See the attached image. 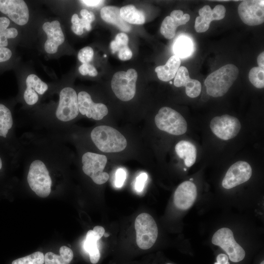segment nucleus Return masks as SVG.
<instances>
[{
    "label": "nucleus",
    "instance_id": "1",
    "mask_svg": "<svg viewBox=\"0 0 264 264\" xmlns=\"http://www.w3.org/2000/svg\"><path fill=\"white\" fill-rule=\"evenodd\" d=\"M40 144L38 152L32 153L27 180L29 187L39 197L46 198L51 191L52 183L46 162L45 147Z\"/></svg>",
    "mask_w": 264,
    "mask_h": 264
},
{
    "label": "nucleus",
    "instance_id": "2",
    "mask_svg": "<svg viewBox=\"0 0 264 264\" xmlns=\"http://www.w3.org/2000/svg\"><path fill=\"white\" fill-rule=\"evenodd\" d=\"M238 75L239 69L233 64H227L219 68L205 80L207 94L213 97L222 96L228 91Z\"/></svg>",
    "mask_w": 264,
    "mask_h": 264
},
{
    "label": "nucleus",
    "instance_id": "3",
    "mask_svg": "<svg viewBox=\"0 0 264 264\" xmlns=\"http://www.w3.org/2000/svg\"><path fill=\"white\" fill-rule=\"evenodd\" d=\"M90 137L96 147L105 153L121 152L127 145L123 135L115 129L108 126L94 128L90 133Z\"/></svg>",
    "mask_w": 264,
    "mask_h": 264
},
{
    "label": "nucleus",
    "instance_id": "4",
    "mask_svg": "<svg viewBox=\"0 0 264 264\" xmlns=\"http://www.w3.org/2000/svg\"><path fill=\"white\" fill-rule=\"evenodd\" d=\"M0 145L18 157L21 147L15 134L13 114L10 108L2 102H0Z\"/></svg>",
    "mask_w": 264,
    "mask_h": 264
},
{
    "label": "nucleus",
    "instance_id": "5",
    "mask_svg": "<svg viewBox=\"0 0 264 264\" xmlns=\"http://www.w3.org/2000/svg\"><path fill=\"white\" fill-rule=\"evenodd\" d=\"M79 113L77 94L71 87L63 88L59 93V100L55 112V119L53 121L62 128V124L70 122Z\"/></svg>",
    "mask_w": 264,
    "mask_h": 264
},
{
    "label": "nucleus",
    "instance_id": "6",
    "mask_svg": "<svg viewBox=\"0 0 264 264\" xmlns=\"http://www.w3.org/2000/svg\"><path fill=\"white\" fill-rule=\"evenodd\" d=\"M134 227L138 246L144 250L153 246L158 236V228L154 218L148 213H141L136 217Z\"/></svg>",
    "mask_w": 264,
    "mask_h": 264
},
{
    "label": "nucleus",
    "instance_id": "7",
    "mask_svg": "<svg viewBox=\"0 0 264 264\" xmlns=\"http://www.w3.org/2000/svg\"><path fill=\"white\" fill-rule=\"evenodd\" d=\"M154 121L159 130L171 134L179 135L187 131L185 119L178 112L170 107L161 108L155 115Z\"/></svg>",
    "mask_w": 264,
    "mask_h": 264
},
{
    "label": "nucleus",
    "instance_id": "8",
    "mask_svg": "<svg viewBox=\"0 0 264 264\" xmlns=\"http://www.w3.org/2000/svg\"><path fill=\"white\" fill-rule=\"evenodd\" d=\"M137 79V72L133 68L115 73L111 81V87L116 96L123 101L132 99L135 94Z\"/></svg>",
    "mask_w": 264,
    "mask_h": 264
},
{
    "label": "nucleus",
    "instance_id": "9",
    "mask_svg": "<svg viewBox=\"0 0 264 264\" xmlns=\"http://www.w3.org/2000/svg\"><path fill=\"white\" fill-rule=\"evenodd\" d=\"M81 161L83 172L95 183L101 185L108 181L109 175L103 171L107 162L105 155L87 152L83 154Z\"/></svg>",
    "mask_w": 264,
    "mask_h": 264
},
{
    "label": "nucleus",
    "instance_id": "10",
    "mask_svg": "<svg viewBox=\"0 0 264 264\" xmlns=\"http://www.w3.org/2000/svg\"><path fill=\"white\" fill-rule=\"evenodd\" d=\"M212 242L224 250L231 261L239 262L242 260L245 255L243 249L235 240L232 230L223 227L214 234Z\"/></svg>",
    "mask_w": 264,
    "mask_h": 264
},
{
    "label": "nucleus",
    "instance_id": "11",
    "mask_svg": "<svg viewBox=\"0 0 264 264\" xmlns=\"http://www.w3.org/2000/svg\"><path fill=\"white\" fill-rule=\"evenodd\" d=\"M210 126L213 133L224 140L236 136L241 129L239 119L228 114L214 117L210 122Z\"/></svg>",
    "mask_w": 264,
    "mask_h": 264
},
{
    "label": "nucleus",
    "instance_id": "12",
    "mask_svg": "<svg viewBox=\"0 0 264 264\" xmlns=\"http://www.w3.org/2000/svg\"><path fill=\"white\" fill-rule=\"evenodd\" d=\"M238 9L241 20L248 25H258L264 22V0H243Z\"/></svg>",
    "mask_w": 264,
    "mask_h": 264
},
{
    "label": "nucleus",
    "instance_id": "13",
    "mask_svg": "<svg viewBox=\"0 0 264 264\" xmlns=\"http://www.w3.org/2000/svg\"><path fill=\"white\" fill-rule=\"evenodd\" d=\"M252 175V168L246 162L239 161L232 164L227 171L222 181L223 188L229 189L248 181Z\"/></svg>",
    "mask_w": 264,
    "mask_h": 264
},
{
    "label": "nucleus",
    "instance_id": "14",
    "mask_svg": "<svg viewBox=\"0 0 264 264\" xmlns=\"http://www.w3.org/2000/svg\"><path fill=\"white\" fill-rule=\"evenodd\" d=\"M0 12L19 25L26 24L29 20L28 8L22 0H0Z\"/></svg>",
    "mask_w": 264,
    "mask_h": 264
},
{
    "label": "nucleus",
    "instance_id": "15",
    "mask_svg": "<svg viewBox=\"0 0 264 264\" xmlns=\"http://www.w3.org/2000/svg\"><path fill=\"white\" fill-rule=\"evenodd\" d=\"M77 98L79 112L88 118L100 120L108 114L107 106L102 103H94L87 92L80 91L77 95Z\"/></svg>",
    "mask_w": 264,
    "mask_h": 264
},
{
    "label": "nucleus",
    "instance_id": "16",
    "mask_svg": "<svg viewBox=\"0 0 264 264\" xmlns=\"http://www.w3.org/2000/svg\"><path fill=\"white\" fill-rule=\"evenodd\" d=\"M226 9L221 4L217 5L212 9L206 5L199 9V16L195 20V29L198 33L206 31L209 28L210 23L214 20H220L225 15Z\"/></svg>",
    "mask_w": 264,
    "mask_h": 264
},
{
    "label": "nucleus",
    "instance_id": "17",
    "mask_svg": "<svg viewBox=\"0 0 264 264\" xmlns=\"http://www.w3.org/2000/svg\"><path fill=\"white\" fill-rule=\"evenodd\" d=\"M197 196L195 184L190 181L181 183L175 191L174 202L175 206L181 210H187L194 204Z\"/></svg>",
    "mask_w": 264,
    "mask_h": 264
},
{
    "label": "nucleus",
    "instance_id": "18",
    "mask_svg": "<svg viewBox=\"0 0 264 264\" xmlns=\"http://www.w3.org/2000/svg\"><path fill=\"white\" fill-rule=\"evenodd\" d=\"M43 29L46 33L47 39L44 43L45 51L54 54L58 51L59 46L65 41V36L58 21L47 22L43 25Z\"/></svg>",
    "mask_w": 264,
    "mask_h": 264
},
{
    "label": "nucleus",
    "instance_id": "19",
    "mask_svg": "<svg viewBox=\"0 0 264 264\" xmlns=\"http://www.w3.org/2000/svg\"><path fill=\"white\" fill-rule=\"evenodd\" d=\"M190 19L188 14H184L180 10H173L170 16L163 21L160 27V33L166 39H171L176 35L177 27L186 24Z\"/></svg>",
    "mask_w": 264,
    "mask_h": 264
},
{
    "label": "nucleus",
    "instance_id": "20",
    "mask_svg": "<svg viewBox=\"0 0 264 264\" xmlns=\"http://www.w3.org/2000/svg\"><path fill=\"white\" fill-rule=\"evenodd\" d=\"M174 84L176 87H185L187 95L191 98L198 97L201 90V83L197 80L191 79L187 68L184 66L178 68Z\"/></svg>",
    "mask_w": 264,
    "mask_h": 264
},
{
    "label": "nucleus",
    "instance_id": "21",
    "mask_svg": "<svg viewBox=\"0 0 264 264\" xmlns=\"http://www.w3.org/2000/svg\"><path fill=\"white\" fill-rule=\"evenodd\" d=\"M105 233V229L101 226H96L92 230H90L87 232L84 247L89 253L90 261L93 264H96L99 260L100 253L97 242Z\"/></svg>",
    "mask_w": 264,
    "mask_h": 264
},
{
    "label": "nucleus",
    "instance_id": "22",
    "mask_svg": "<svg viewBox=\"0 0 264 264\" xmlns=\"http://www.w3.org/2000/svg\"><path fill=\"white\" fill-rule=\"evenodd\" d=\"M100 16L105 22L115 25L122 31L128 32L131 30V26L120 16V8L117 7H103L101 10Z\"/></svg>",
    "mask_w": 264,
    "mask_h": 264
},
{
    "label": "nucleus",
    "instance_id": "23",
    "mask_svg": "<svg viewBox=\"0 0 264 264\" xmlns=\"http://www.w3.org/2000/svg\"><path fill=\"white\" fill-rule=\"evenodd\" d=\"M180 64L179 57L176 55L170 57L165 65L158 66L155 68L158 79L164 82L171 80L175 77Z\"/></svg>",
    "mask_w": 264,
    "mask_h": 264
},
{
    "label": "nucleus",
    "instance_id": "24",
    "mask_svg": "<svg viewBox=\"0 0 264 264\" xmlns=\"http://www.w3.org/2000/svg\"><path fill=\"white\" fill-rule=\"evenodd\" d=\"M175 151L177 155L184 160L185 165L190 167L195 162L197 157V150L193 144L186 140L179 141L175 146Z\"/></svg>",
    "mask_w": 264,
    "mask_h": 264
},
{
    "label": "nucleus",
    "instance_id": "25",
    "mask_svg": "<svg viewBox=\"0 0 264 264\" xmlns=\"http://www.w3.org/2000/svg\"><path fill=\"white\" fill-rule=\"evenodd\" d=\"M120 14L126 22L133 24H142L145 22L144 12L137 9L133 5H128L120 9Z\"/></svg>",
    "mask_w": 264,
    "mask_h": 264
},
{
    "label": "nucleus",
    "instance_id": "26",
    "mask_svg": "<svg viewBox=\"0 0 264 264\" xmlns=\"http://www.w3.org/2000/svg\"><path fill=\"white\" fill-rule=\"evenodd\" d=\"M60 255L52 252L46 253L44 256L45 264H69L73 257L72 250L66 246H62L60 249Z\"/></svg>",
    "mask_w": 264,
    "mask_h": 264
},
{
    "label": "nucleus",
    "instance_id": "27",
    "mask_svg": "<svg viewBox=\"0 0 264 264\" xmlns=\"http://www.w3.org/2000/svg\"><path fill=\"white\" fill-rule=\"evenodd\" d=\"M193 46L192 42L190 38L186 36H180L176 40L173 50L175 55L179 58H183L191 55Z\"/></svg>",
    "mask_w": 264,
    "mask_h": 264
},
{
    "label": "nucleus",
    "instance_id": "28",
    "mask_svg": "<svg viewBox=\"0 0 264 264\" xmlns=\"http://www.w3.org/2000/svg\"><path fill=\"white\" fill-rule=\"evenodd\" d=\"M10 22L5 17H0V47H6L8 44V39L16 38L18 30L14 27L8 28Z\"/></svg>",
    "mask_w": 264,
    "mask_h": 264
},
{
    "label": "nucleus",
    "instance_id": "29",
    "mask_svg": "<svg viewBox=\"0 0 264 264\" xmlns=\"http://www.w3.org/2000/svg\"><path fill=\"white\" fill-rule=\"evenodd\" d=\"M26 88L34 90L39 95L44 94L48 89L47 85L36 75L31 74L29 75L25 81Z\"/></svg>",
    "mask_w": 264,
    "mask_h": 264
},
{
    "label": "nucleus",
    "instance_id": "30",
    "mask_svg": "<svg viewBox=\"0 0 264 264\" xmlns=\"http://www.w3.org/2000/svg\"><path fill=\"white\" fill-rule=\"evenodd\" d=\"M249 79L256 88H262L264 87V67L259 66L252 68L249 72Z\"/></svg>",
    "mask_w": 264,
    "mask_h": 264
},
{
    "label": "nucleus",
    "instance_id": "31",
    "mask_svg": "<svg viewBox=\"0 0 264 264\" xmlns=\"http://www.w3.org/2000/svg\"><path fill=\"white\" fill-rule=\"evenodd\" d=\"M44 263V254L41 252L37 251L13 261L12 264H43Z\"/></svg>",
    "mask_w": 264,
    "mask_h": 264
},
{
    "label": "nucleus",
    "instance_id": "32",
    "mask_svg": "<svg viewBox=\"0 0 264 264\" xmlns=\"http://www.w3.org/2000/svg\"><path fill=\"white\" fill-rule=\"evenodd\" d=\"M94 52L90 46H86L79 51L78 59L83 64H88L93 59Z\"/></svg>",
    "mask_w": 264,
    "mask_h": 264
},
{
    "label": "nucleus",
    "instance_id": "33",
    "mask_svg": "<svg viewBox=\"0 0 264 264\" xmlns=\"http://www.w3.org/2000/svg\"><path fill=\"white\" fill-rule=\"evenodd\" d=\"M23 98L26 104L32 106L36 104L39 100V94L33 89L26 88L23 93Z\"/></svg>",
    "mask_w": 264,
    "mask_h": 264
},
{
    "label": "nucleus",
    "instance_id": "34",
    "mask_svg": "<svg viewBox=\"0 0 264 264\" xmlns=\"http://www.w3.org/2000/svg\"><path fill=\"white\" fill-rule=\"evenodd\" d=\"M79 72L83 75L88 74L90 76L95 77L98 72L94 66L88 64H83L79 67Z\"/></svg>",
    "mask_w": 264,
    "mask_h": 264
},
{
    "label": "nucleus",
    "instance_id": "35",
    "mask_svg": "<svg viewBox=\"0 0 264 264\" xmlns=\"http://www.w3.org/2000/svg\"><path fill=\"white\" fill-rule=\"evenodd\" d=\"M148 175L146 173H142L137 176L136 178L135 187L136 190L141 192L144 189L146 182L147 180Z\"/></svg>",
    "mask_w": 264,
    "mask_h": 264
},
{
    "label": "nucleus",
    "instance_id": "36",
    "mask_svg": "<svg viewBox=\"0 0 264 264\" xmlns=\"http://www.w3.org/2000/svg\"><path fill=\"white\" fill-rule=\"evenodd\" d=\"M126 173L123 168H119L115 173V185L118 188L121 187L126 179Z\"/></svg>",
    "mask_w": 264,
    "mask_h": 264
},
{
    "label": "nucleus",
    "instance_id": "37",
    "mask_svg": "<svg viewBox=\"0 0 264 264\" xmlns=\"http://www.w3.org/2000/svg\"><path fill=\"white\" fill-rule=\"evenodd\" d=\"M118 52V58L122 61L129 60L132 56V51L128 45L122 47Z\"/></svg>",
    "mask_w": 264,
    "mask_h": 264
},
{
    "label": "nucleus",
    "instance_id": "38",
    "mask_svg": "<svg viewBox=\"0 0 264 264\" xmlns=\"http://www.w3.org/2000/svg\"><path fill=\"white\" fill-rule=\"evenodd\" d=\"M114 41L116 44L121 48L127 46L129 43V37L128 35L123 32L118 33L116 35Z\"/></svg>",
    "mask_w": 264,
    "mask_h": 264
},
{
    "label": "nucleus",
    "instance_id": "39",
    "mask_svg": "<svg viewBox=\"0 0 264 264\" xmlns=\"http://www.w3.org/2000/svg\"><path fill=\"white\" fill-rule=\"evenodd\" d=\"M11 50L7 47H0V63L9 60L12 56Z\"/></svg>",
    "mask_w": 264,
    "mask_h": 264
},
{
    "label": "nucleus",
    "instance_id": "40",
    "mask_svg": "<svg viewBox=\"0 0 264 264\" xmlns=\"http://www.w3.org/2000/svg\"><path fill=\"white\" fill-rule=\"evenodd\" d=\"M80 14L83 18L87 20L90 23L95 20V17L93 13L88 11L87 9H82L80 11Z\"/></svg>",
    "mask_w": 264,
    "mask_h": 264
},
{
    "label": "nucleus",
    "instance_id": "41",
    "mask_svg": "<svg viewBox=\"0 0 264 264\" xmlns=\"http://www.w3.org/2000/svg\"><path fill=\"white\" fill-rule=\"evenodd\" d=\"M80 2L88 7H96L101 5L104 0H82Z\"/></svg>",
    "mask_w": 264,
    "mask_h": 264
},
{
    "label": "nucleus",
    "instance_id": "42",
    "mask_svg": "<svg viewBox=\"0 0 264 264\" xmlns=\"http://www.w3.org/2000/svg\"><path fill=\"white\" fill-rule=\"evenodd\" d=\"M84 27L79 23L72 24L71 29L72 31L77 35H81L84 32Z\"/></svg>",
    "mask_w": 264,
    "mask_h": 264
},
{
    "label": "nucleus",
    "instance_id": "43",
    "mask_svg": "<svg viewBox=\"0 0 264 264\" xmlns=\"http://www.w3.org/2000/svg\"><path fill=\"white\" fill-rule=\"evenodd\" d=\"M217 262L219 264H230L228 257L226 254H220L217 257Z\"/></svg>",
    "mask_w": 264,
    "mask_h": 264
},
{
    "label": "nucleus",
    "instance_id": "44",
    "mask_svg": "<svg viewBox=\"0 0 264 264\" xmlns=\"http://www.w3.org/2000/svg\"><path fill=\"white\" fill-rule=\"evenodd\" d=\"M79 23L81 24L84 28L87 31H89L91 29V23L87 20L82 18L80 19Z\"/></svg>",
    "mask_w": 264,
    "mask_h": 264
},
{
    "label": "nucleus",
    "instance_id": "45",
    "mask_svg": "<svg viewBox=\"0 0 264 264\" xmlns=\"http://www.w3.org/2000/svg\"><path fill=\"white\" fill-rule=\"evenodd\" d=\"M257 63L258 66L264 67V52L261 53L257 58Z\"/></svg>",
    "mask_w": 264,
    "mask_h": 264
},
{
    "label": "nucleus",
    "instance_id": "46",
    "mask_svg": "<svg viewBox=\"0 0 264 264\" xmlns=\"http://www.w3.org/2000/svg\"><path fill=\"white\" fill-rule=\"evenodd\" d=\"M79 20L80 18L77 14H74L72 15L71 18V22L72 24L79 23Z\"/></svg>",
    "mask_w": 264,
    "mask_h": 264
},
{
    "label": "nucleus",
    "instance_id": "47",
    "mask_svg": "<svg viewBox=\"0 0 264 264\" xmlns=\"http://www.w3.org/2000/svg\"><path fill=\"white\" fill-rule=\"evenodd\" d=\"M104 235L105 236V237H107L109 236V234L107 233H105Z\"/></svg>",
    "mask_w": 264,
    "mask_h": 264
},
{
    "label": "nucleus",
    "instance_id": "48",
    "mask_svg": "<svg viewBox=\"0 0 264 264\" xmlns=\"http://www.w3.org/2000/svg\"><path fill=\"white\" fill-rule=\"evenodd\" d=\"M260 264H264V261H263Z\"/></svg>",
    "mask_w": 264,
    "mask_h": 264
},
{
    "label": "nucleus",
    "instance_id": "49",
    "mask_svg": "<svg viewBox=\"0 0 264 264\" xmlns=\"http://www.w3.org/2000/svg\"><path fill=\"white\" fill-rule=\"evenodd\" d=\"M214 264H219V263H218L217 262H216L214 263Z\"/></svg>",
    "mask_w": 264,
    "mask_h": 264
},
{
    "label": "nucleus",
    "instance_id": "50",
    "mask_svg": "<svg viewBox=\"0 0 264 264\" xmlns=\"http://www.w3.org/2000/svg\"><path fill=\"white\" fill-rule=\"evenodd\" d=\"M170 83L171 84H172V81H170Z\"/></svg>",
    "mask_w": 264,
    "mask_h": 264
},
{
    "label": "nucleus",
    "instance_id": "51",
    "mask_svg": "<svg viewBox=\"0 0 264 264\" xmlns=\"http://www.w3.org/2000/svg\"></svg>",
    "mask_w": 264,
    "mask_h": 264
}]
</instances>
